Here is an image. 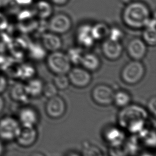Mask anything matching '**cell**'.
Listing matches in <instances>:
<instances>
[{
    "label": "cell",
    "mask_w": 156,
    "mask_h": 156,
    "mask_svg": "<svg viewBox=\"0 0 156 156\" xmlns=\"http://www.w3.org/2000/svg\"><path fill=\"white\" fill-rule=\"evenodd\" d=\"M148 118V111L145 108L138 105L129 104L118 113L117 120L120 127L138 135L146 128Z\"/></svg>",
    "instance_id": "cell-1"
},
{
    "label": "cell",
    "mask_w": 156,
    "mask_h": 156,
    "mask_svg": "<svg viewBox=\"0 0 156 156\" xmlns=\"http://www.w3.org/2000/svg\"><path fill=\"white\" fill-rule=\"evenodd\" d=\"M122 19L125 24L132 28L145 27L151 20L150 10L142 2H133L125 8Z\"/></svg>",
    "instance_id": "cell-2"
},
{
    "label": "cell",
    "mask_w": 156,
    "mask_h": 156,
    "mask_svg": "<svg viewBox=\"0 0 156 156\" xmlns=\"http://www.w3.org/2000/svg\"><path fill=\"white\" fill-rule=\"evenodd\" d=\"M145 74V67L140 60L129 61L121 72L122 80L127 84L134 85L141 81Z\"/></svg>",
    "instance_id": "cell-3"
},
{
    "label": "cell",
    "mask_w": 156,
    "mask_h": 156,
    "mask_svg": "<svg viewBox=\"0 0 156 156\" xmlns=\"http://www.w3.org/2000/svg\"><path fill=\"white\" fill-rule=\"evenodd\" d=\"M47 64L49 69L55 75L67 74L72 65L67 54L59 50L51 52L47 57Z\"/></svg>",
    "instance_id": "cell-4"
},
{
    "label": "cell",
    "mask_w": 156,
    "mask_h": 156,
    "mask_svg": "<svg viewBox=\"0 0 156 156\" xmlns=\"http://www.w3.org/2000/svg\"><path fill=\"white\" fill-rule=\"evenodd\" d=\"M21 125L18 120L11 117H5L0 120V139L7 141L16 140Z\"/></svg>",
    "instance_id": "cell-5"
},
{
    "label": "cell",
    "mask_w": 156,
    "mask_h": 156,
    "mask_svg": "<svg viewBox=\"0 0 156 156\" xmlns=\"http://www.w3.org/2000/svg\"><path fill=\"white\" fill-rule=\"evenodd\" d=\"M70 83L74 87L83 88L88 86L92 80L90 72L83 67L71 68L68 73Z\"/></svg>",
    "instance_id": "cell-6"
},
{
    "label": "cell",
    "mask_w": 156,
    "mask_h": 156,
    "mask_svg": "<svg viewBox=\"0 0 156 156\" xmlns=\"http://www.w3.org/2000/svg\"><path fill=\"white\" fill-rule=\"evenodd\" d=\"M115 92L110 87L105 84L98 85L93 89L92 97L101 105H109L113 103Z\"/></svg>",
    "instance_id": "cell-7"
},
{
    "label": "cell",
    "mask_w": 156,
    "mask_h": 156,
    "mask_svg": "<svg viewBox=\"0 0 156 156\" xmlns=\"http://www.w3.org/2000/svg\"><path fill=\"white\" fill-rule=\"evenodd\" d=\"M66 105L64 100L59 95L49 98L45 105L47 115L52 118H60L65 113Z\"/></svg>",
    "instance_id": "cell-8"
},
{
    "label": "cell",
    "mask_w": 156,
    "mask_h": 156,
    "mask_svg": "<svg viewBox=\"0 0 156 156\" xmlns=\"http://www.w3.org/2000/svg\"><path fill=\"white\" fill-rule=\"evenodd\" d=\"M71 27L72 21L70 19L64 14L55 15L49 21V30L55 34L66 33L69 30Z\"/></svg>",
    "instance_id": "cell-9"
},
{
    "label": "cell",
    "mask_w": 156,
    "mask_h": 156,
    "mask_svg": "<svg viewBox=\"0 0 156 156\" xmlns=\"http://www.w3.org/2000/svg\"><path fill=\"white\" fill-rule=\"evenodd\" d=\"M102 51L107 59L110 60H116L122 55V45L120 41L108 37L102 43Z\"/></svg>",
    "instance_id": "cell-10"
},
{
    "label": "cell",
    "mask_w": 156,
    "mask_h": 156,
    "mask_svg": "<svg viewBox=\"0 0 156 156\" xmlns=\"http://www.w3.org/2000/svg\"><path fill=\"white\" fill-rule=\"evenodd\" d=\"M37 139V132L35 126H21L16 140L19 145L29 147L33 145Z\"/></svg>",
    "instance_id": "cell-11"
},
{
    "label": "cell",
    "mask_w": 156,
    "mask_h": 156,
    "mask_svg": "<svg viewBox=\"0 0 156 156\" xmlns=\"http://www.w3.org/2000/svg\"><path fill=\"white\" fill-rule=\"evenodd\" d=\"M127 51L133 60H141L146 56L147 47L144 40L139 38H133L129 42Z\"/></svg>",
    "instance_id": "cell-12"
},
{
    "label": "cell",
    "mask_w": 156,
    "mask_h": 156,
    "mask_svg": "<svg viewBox=\"0 0 156 156\" xmlns=\"http://www.w3.org/2000/svg\"><path fill=\"white\" fill-rule=\"evenodd\" d=\"M104 138L111 147H116L122 145L126 137L124 131L120 128L112 126L105 129Z\"/></svg>",
    "instance_id": "cell-13"
},
{
    "label": "cell",
    "mask_w": 156,
    "mask_h": 156,
    "mask_svg": "<svg viewBox=\"0 0 156 156\" xmlns=\"http://www.w3.org/2000/svg\"><path fill=\"white\" fill-rule=\"evenodd\" d=\"M19 122L21 126H35L38 122V113L36 110L31 107H24L19 111Z\"/></svg>",
    "instance_id": "cell-14"
},
{
    "label": "cell",
    "mask_w": 156,
    "mask_h": 156,
    "mask_svg": "<svg viewBox=\"0 0 156 156\" xmlns=\"http://www.w3.org/2000/svg\"><path fill=\"white\" fill-rule=\"evenodd\" d=\"M91 27L89 25H84L79 27L76 33V40L80 47L90 48L94 44L95 40L93 38Z\"/></svg>",
    "instance_id": "cell-15"
},
{
    "label": "cell",
    "mask_w": 156,
    "mask_h": 156,
    "mask_svg": "<svg viewBox=\"0 0 156 156\" xmlns=\"http://www.w3.org/2000/svg\"><path fill=\"white\" fill-rule=\"evenodd\" d=\"M42 45L47 51H59L62 47V40L58 34L50 32L46 33L42 37Z\"/></svg>",
    "instance_id": "cell-16"
},
{
    "label": "cell",
    "mask_w": 156,
    "mask_h": 156,
    "mask_svg": "<svg viewBox=\"0 0 156 156\" xmlns=\"http://www.w3.org/2000/svg\"><path fill=\"white\" fill-rule=\"evenodd\" d=\"M10 95L14 101L20 103L27 102L30 97L26 84L23 83L15 84L11 90Z\"/></svg>",
    "instance_id": "cell-17"
},
{
    "label": "cell",
    "mask_w": 156,
    "mask_h": 156,
    "mask_svg": "<svg viewBox=\"0 0 156 156\" xmlns=\"http://www.w3.org/2000/svg\"><path fill=\"white\" fill-rule=\"evenodd\" d=\"M80 65L89 72H95L100 67L101 60L99 57L93 53H84Z\"/></svg>",
    "instance_id": "cell-18"
},
{
    "label": "cell",
    "mask_w": 156,
    "mask_h": 156,
    "mask_svg": "<svg viewBox=\"0 0 156 156\" xmlns=\"http://www.w3.org/2000/svg\"><path fill=\"white\" fill-rule=\"evenodd\" d=\"M110 29L104 23H98L91 27V32L95 41L102 40L107 38L109 35Z\"/></svg>",
    "instance_id": "cell-19"
},
{
    "label": "cell",
    "mask_w": 156,
    "mask_h": 156,
    "mask_svg": "<svg viewBox=\"0 0 156 156\" xmlns=\"http://www.w3.org/2000/svg\"><path fill=\"white\" fill-rule=\"evenodd\" d=\"M143 40L146 44L154 46L156 44V21L150 20L143 33Z\"/></svg>",
    "instance_id": "cell-20"
},
{
    "label": "cell",
    "mask_w": 156,
    "mask_h": 156,
    "mask_svg": "<svg viewBox=\"0 0 156 156\" xmlns=\"http://www.w3.org/2000/svg\"><path fill=\"white\" fill-rule=\"evenodd\" d=\"M25 84L30 97H37L42 93L44 84L40 79L34 77L28 80Z\"/></svg>",
    "instance_id": "cell-21"
},
{
    "label": "cell",
    "mask_w": 156,
    "mask_h": 156,
    "mask_svg": "<svg viewBox=\"0 0 156 156\" xmlns=\"http://www.w3.org/2000/svg\"><path fill=\"white\" fill-rule=\"evenodd\" d=\"M53 8L51 4L45 1H40L35 6V12L42 19H47L52 13Z\"/></svg>",
    "instance_id": "cell-22"
},
{
    "label": "cell",
    "mask_w": 156,
    "mask_h": 156,
    "mask_svg": "<svg viewBox=\"0 0 156 156\" xmlns=\"http://www.w3.org/2000/svg\"><path fill=\"white\" fill-rule=\"evenodd\" d=\"M27 51L30 57L36 60H42L45 57L47 54V50L42 45L37 44H30Z\"/></svg>",
    "instance_id": "cell-23"
},
{
    "label": "cell",
    "mask_w": 156,
    "mask_h": 156,
    "mask_svg": "<svg viewBox=\"0 0 156 156\" xmlns=\"http://www.w3.org/2000/svg\"><path fill=\"white\" fill-rule=\"evenodd\" d=\"M131 101V95L126 91H118L115 92L113 103L118 107H124L130 104Z\"/></svg>",
    "instance_id": "cell-24"
},
{
    "label": "cell",
    "mask_w": 156,
    "mask_h": 156,
    "mask_svg": "<svg viewBox=\"0 0 156 156\" xmlns=\"http://www.w3.org/2000/svg\"><path fill=\"white\" fill-rule=\"evenodd\" d=\"M36 70L33 66L28 63H21L19 78L27 80L35 77Z\"/></svg>",
    "instance_id": "cell-25"
},
{
    "label": "cell",
    "mask_w": 156,
    "mask_h": 156,
    "mask_svg": "<svg viewBox=\"0 0 156 156\" xmlns=\"http://www.w3.org/2000/svg\"><path fill=\"white\" fill-rule=\"evenodd\" d=\"M21 65V63L18 60L9 61L4 67L6 70V74L13 78H19Z\"/></svg>",
    "instance_id": "cell-26"
},
{
    "label": "cell",
    "mask_w": 156,
    "mask_h": 156,
    "mask_svg": "<svg viewBox=\"0 0 156 156\" xmlns=\"http://www.w3.org/2000/svg\"><path fill=\"white\" fill-rule=\"evenodd\" d=\"M84 53L82 48L75 47L70 48L68 51L67 55L71 63L78 65H80V61Z\"/></svg>",
    "instance_id": "cell-27"
},
{
    "label": "cell",
    "mask_w": 156,
    "mask_h": 156,
    "mask_svg": "<svg viewBox=\"0 0 156 156\" xmlns=\"http://www.w3.org/2000/svg\"><path fill=\"white\" fill-rule=\"evenodd\" d=\"M53 83L60 90H64L69 86V80L67 74H58L55 76Z\"/></svg>",
    "instance_id": "cell-28"
},
{
    "label": "cell",
    "mask_w": 156,
    "mask_h": 156,
    "mask_svg": "<svg viewBox=\"0 0 156 156\" xmlns=\"http://www.w3.org/2000/svg\"><path fill=\"white\" fill-rule=\"evenodd\" d=\"M58 89L53 83H48L44 84L42 93L48 99L58 95Z\"/></svg>",
    "instance_id": "cell-29"
},
{
    "label": "cell",
    "mask_w": 156,
    "mask_h": 156,
    "mask_svg": "<svg viewBox=\"0 0 156 156\" xmlns=\"http://www.w3.org/2000/svg\"><path fill=\"white\" fill-rule=\"evenodd\" d=\"M83 154L85 156H100L101 151L97 147L87 144L83 148Z\"/></svg>",
    "instance_id": "cell-30"
},
{
    "label": "cell",
    "mask_w": 156,
    "mask_h": 156,
    "mask_svg": "<svg viewBox=\"0 0 156 156\" xmlns=\"http://www.w3.org/2000/svg\"><path fill=\"white\" fill-rule=\"evenodd\" d=\"M148 109L154 116L156 114V97L151 98L148 102Z\"/></svg>",
    "instance_id": "cell-31"
},
{
    "label": "cell",
    "mask_w": 156,
    "mask_h": 156,
    "mask_svg": "<svg viewBox=\"0 0 156 156\" xmlns=\"http://www.w3.org/2000/svg\"><path fill=\"white\" fill-rule=\"evenodd\" d=\"M108 37L114 40L120 41V38L122 37V34L119 30H116V29L110 30L109 35Z\"/></svg>",
    "instance_id": "cell-32"
},
{
    "label": "cell",
    "mask_w": 156,
    "mask_h": 156,
    "mask_svg": "<svg viewBox=\"0 0 156 156\" xmlns=\"http://www.w3.org/2000/svg\"><path fill=\"white\" fill-rule=\"evenodd\" d=\"M7 84V80L5 77L0 75V93L3 92L6 89Z\"/></svg>",
    "instance_id": "cell-33"
},
{
    "label": "cell",
    "mask_w": 156,
    "mask_h": 156,
    "mask_svg": "<svg viewBox=\"0 0 156 156\" xmlns=\"http://www.w3.org/2000/svg\"><path fill=\"white\" fill-rule=\"evenodd\" d=\"M6 23L7 22L6 19H5V18L2 15L0 14V29H3L5 27Z\"/></svg>",
    "instance_id": "cell-34"
},
{
    "label": "cell",
    "mask_w": 156,
    "mask_h": 156,
    "mask_svg": "<svg viewBox=\"0 0 156 156\" xmlns=\"http://www.w3.org/2000/svg\"><path fill=\"white\" fill-rule=\"evenodd\" d=\"M16 2L19 5H25L30 4L32 2V0H16Z\"/></svg>",
    "instance_id": "cell-35"
},
{
    "label": "cell",
    "mask_w": 156,
    "mask_h": 156,
    "mask_svg": "<svg viewBox=\"0 0 156 156\" xmlns=\"http://www.w3.org/2000/svg\"><path fill=\"white\" fill-rule=\"evenodd\" d=\"M68 0H52L55 4L57 5H63L67 2Z\"/></svg>",
    "instance_id": "cell-36"
},
{
    "label": "cell",
    "mask_w": 156,
    "mask_h": 156,
    "mask_svg": "<svg viewBox=\"0 0 156 156\" xmlns=\"http://www.w3.org/2000/svg\"><path fill=\"white\" fill-rule=\"evenodd\" d=\"M4 100L0 96V112L2 111L3 108L4 107Z\"/></svg>",
    "instance_id": "cell-37"
},
{
    "label": "cell",
    "mask_w": 156,
    "mask_h": 156,
    "mask_svg": "<svg viewBox=\"0 0 156 156\" xmlns=\"http://www.w3.org/2000/svg\"><path fill=\"white\" fill-rule=\"evenodd\" d=\"M4 148L3 144L2 143V142L0 141V156L3 154L4 152Z\"/></svg>",
    "instance_id": "cell-38"
}]
</instances>
